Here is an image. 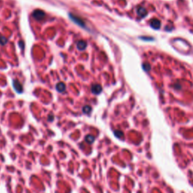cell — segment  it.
Segmentation results:
<instances>
[{"instance_id":"7","label":"cell","mask_w":193,"mask_h":193,"mask_svg":"<svg viewBox=\"0 0 193 193\" xmlns=\"http://www.w3.org/2000/svg\"><path fill=\"white\" fill-rule=\"evenodd\" d=\"M86 47H87V43H86V42L84 41V40H80V41H79V42H77V48H78L79 50L80 51L85 50V48H86Z\"/></svg>"},{"instance_id":"3","label":"cell","mask_w":193,"mask_h":193,"mask_svg":"<svg viewBox=\"0 0 193 193\" xmlns=\"http://www.w3.org/2000/svg\"><path fill=\"white\" fill-rule=\"evenodd\" d=\"M137 15H138L140 17L143 18V17H145L147 15L148 11H147V10L144 8V7L139 6V7H137Z\"/></svg>"},{"instance_id":"12","label":"cell","mask_w":193,"mask_h":193,"mask_svg":"<svg viewBox=\"0 0 193 193\" xmlns=\"http://www.w3.org/2000/svg\"><path fill=\"white\" fill-rule=\"evenodd\" d=\"M8 42V39L3 35H0V44L2 45H5Z\"/></svg>"},{"instance_id":"10","label":"cell","mask_w":193,"mask_h":193,"mask_svg":"<svg viewBox=\"0 0 193 193\" xmlns=\"http://www.w3.org/2000/svg\"><path fill=\"white\" fill-rule=\"evenodd\" d=\"M114 135L115 137L118 138V139H123L124 137H125V135H124V133H123V131H120V130H116V131H114Z\"/></svg>"},{"instance_id":"2","label":"cell","mask_w":193,"mask_h":193,"mask_svg":"<svg viewBox=\"0 0 193 193\" xmlns=\"http://www.w3.org/2000/svg\"><path fill=\"white\" fill-rule=\"evenodd\" d=\"M33 17H34L35 20L36 21H42L45 18V13L42 10H39V9H37V10H35L33 12Z\"/></svg>"},{"instance_id":"8","label":"cell","mask_w":193,"mask_h":193,"mask_svg":"<svg viewBox=\"0 0 193 193\" xmlns=\"http://www.w3.org/2000/svg\"><path fill=\"white\" fill-rule=\"evenodd\" d=\"M56 89L59 92H63L66 90V85L63 82H59L56 85Z\"/></svg>"},{"instance_id":"11","label":"cell","mask_w":193,"mask_h":193,"mask_svg":"<svg viewBox=\"0 0 193 193\" xmlns=\"http://www.w3.org/2000/svg\"><path fill=\"white\" fill-rule=\"evenodd\" d=\"M92 108L90 106H85L82 109V111L85 114H90L91 112Z\"/></svg>"},{"instance_id":"1","label":"cell","mask_w":193,"mask_h":193,"mask_svg":"<svg viewBox=\"0 0 193 193\" xmlns=\"http://www.w3.org/2000/svg\"><path fill=\"white\" fill-rule=\"evenodd\" d=\"M69 17L72 20L73 22H74L75 23H76L77 25H79V27H82V28H86V25H85V22L81 18L79 17L76 15H74L73 14H69Z\"/></svg>"},{"instance_id":"4","label":"cell","mask_w":193,"mask_h":193,"mask_svg":"<svg viewBox=\"0 0 193 193\" xmlns=\"http://www.w3.org/2000/svg\"><path fill=\"white\" fill-rule=\"evenodd\" d=\"M150 26L152 29H158L161 27V21L156 18L152 19L150 21Z\"/></svg>"},{"instance_id":"9","label":"cell","mask_w":193,"mask_h":193,"mask_svg":"<svg viewBox=\"0 0 193 193\" xmlns=\"http://www.w3.org/2000/svg\"><path fill=\"white\" fill-rule=\"evenodd\" d=\"M85 140L87 142L88 144H91V143H93V142H94V140H95V137H93V135L88 134L85 137Z\"/></svg>"},{"instance_id":"6","label":"cell","mask_w":193,"mask_h":193,"mask_svg":"<svg viewBox=\"0 0 193 193\" xmlns=\"http://www.w3.org/2000/svg\"><path fill=\"white\" fill-rule=\"evenodd\" d=\"M102 88L101 85H99V84H95V85H92L91 87V92L94 94H99L100 93H101Z\"/></svg>"},{"instance_id":"13","label":"cell","mask_w":193,"mask_h":193,"mask_svg":"<svg viewBox=\"0 0 193 193\" xmlns=\"http://www.w3.org/2000/svg\"><path fill=\"white\" fill-rule=\"evenodd\" d=\"M143 69L145 71L148 72V71H150L151 69V66H150L149 63H143Z\"/></svg>"},{"instance_id":"14","label":"cell","mask_w":193,"mask_h":193,"mask_svg":"<svg viewBox=\"0 0 193 193\" xmlns=\"http://www.w3.org/2000/svg\"><path fill=\"white\" fill-rule=\"evenodd\" d=\"M48 120L49 121V122H52V121L54 120V116H52V115H50L49 116H48Z\"/></svg>"},{"instance_id":"5","label":"cell","mask_w":193,"mask_h":193,"mask_svg":"<svg viewBox=\"0 0 193 193\" xmlns=\"http://www.w3.org/2000/svg\"><path fill=\"white\" fill-rule=\"evenodd\" d=\"M13 86H14L15 90L17 93H21V92L23 91V86L17 80H14L13 81Z\"/></svg>"}]
</instances>
